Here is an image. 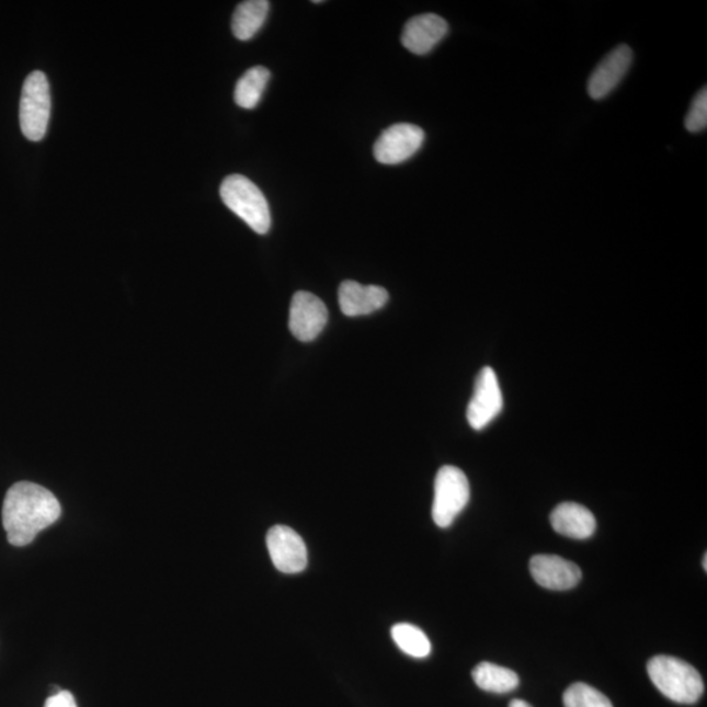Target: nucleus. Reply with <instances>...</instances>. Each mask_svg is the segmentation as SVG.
<instances>
[{
	"instance_id": "10",
	"label": "nucleus",
	"mask_w": 707,
	"mask_h": 707,
	"mask_svg": "<svg viewBox=\"0 0 707 707\" xmlns=\"http://www.w3.org/2000/svg\"><path fill=\"white\" fill-rule=\"evenodd\" d=\"M632 62V50L628 45L613 49L590 77L588 90L594 100L607 98L623 82Z\"/></svg>"
},
{
	"instance_id": "4",
	"label": "nucleus",
	"mask_w": 707,
	"mask_h": 707,
	"mask_svg": "<svg viewBox=\"0 0 707 707\" xmlns=\"http://www.w3.org/2000/svg\"><path fill=\"white\" fill-rule=\"evenodd\" d=\"M50 87L43 71H33L25 79L20 100V127L26 139L43 140L49 126Z\"/></svg>"
},
{
	"instance_id": "1",
	"label": "nucleus",
	"mask_w": 707,
	"mask_h": 707,
	"mask_svg": "<svg viewBox=\"0 0 707 707\" xmlns=\"http://www.w3.org/2000/svg\"><path fill=\"white\" fill-rule=\"evenodd\" d=\"M62 514L52 491L37 483L23 481L7 491L2 518L7 540L13 547L30 545L39 532L50 527Z\"/></svg>"
},
{
	"instance_id": "23",
	"label": "nucleus",
	"mask_w": 707,
	"mask_h": 707,
	"mask_svg": "<svg viewBox=\"0 0 707 707\" xmlns=\"http://www.w3.org/2000/svg\"><path fill=\"white\" fill-rule=\"evenodd\" d=\"M706 563H707V556L705 555L704 556V569L705 570H707V565Z\"/></svg>"
},
{
	"instance_id": "2",
	"label": "nucleus",
	"mask_w": 707,
	"mask_h": 707,
	"mask_svg": "<svg viewBox=\"0 0 707 707\" xmlns=\"http://www.w3.org/2000/svg\"><path fill=\"white\" fill-rule=\"evenodd\" d=\"M648 672L652 684L671 702L696 704L704 695L705 685L695 666L682 659L658 655L650 660Z\"/></svg>"
},
{
	"instance_id": "14",
	"label": "nucleus",
	"mask_w": 707,
	"mask_h": 707,
	"mask_svg": "<svg viewBox=\"0 0 707 707\" xmlns=\"http://www.w3.org/2000/svg\"><path fill=\"white\" fill-rule=\"evenodd\" d=\"M551 527L566 537L585 540L596 531V518L589 509L574 502L558 504L550 515Z\"/></svg>"
},
{
	"instance_id": "6",
	"label": "nucleus",
	"mask_w": 707,
	"mask_h": 707,
	"mask_svg": "<svg viewBox=\"0 0 707 707\" xmlns=\"http://www.w3.org/2000/svg\"><path fill=\"white\" fill-rule=\"evenodd\" d=\"M503 409V395L493 368L484 367L478 374L474 396L467 410L471 429L480 431L493 422Z\"/></svg>"
},
{
	"instance_id": "15",
	"label": "nucleus",
	"mask_w": 707,
	"mask_h": 707,
	"mask_svg": "<svg viewBox=\"0 0 707 707\" xmlns=\"http://www.w3.org/2000/svg\"><path fill=\"white\" fill-rule=\"evenodd\" d=\"M271 3L267 0H247L236 9L232 18V32L240 42L254 37L266 22Z\"/></svg>"
},
{
	"instance_id": "16",
	"label": "nucleus",
	"mask_w": 707,
	"mask_h": 707,
	"mask_svg": "<svg viewBox=\"0 0 707 707\" xmlns=\"http://www.w3.org/2000/svg\"><path fill=\"white\" fill-rule=\"evenodd\" d=\"M478 688L491 693H510L517 688L518 676L513 670L494 663L483 662L471 672Z\"/></svg>"
},
{
	"instance_id": "21",
	"label": "nucleus",
	"mask_w": 707,
	"mask_h": 707,
	"mask_svg": "<svg viewBox=\"0 0 707 707\" xmlns=\"http://www.w3.org/2000/svg\"><path fill=\"white\" fill-rule=\"evenodd\" d=\"M44 707H78L76 698L70 692L62 691L58 695H53L46 699Z\"/></svg>"
},
{
	"instance_id": "17",
	"label": "nucleus",
	"mask_w": 707,
	"mask_h": 707,
	"mask_svg": "<svg viewBox=\"0 0 707 707\" xmlns=\"http://www.w3.org/2000/svg\"><path fill=\"white\" fill-rule=\"evenodd\" d=\"M269 79H271V71L266 67L255 66L249 69L236 84L235 103L242 110H254L260 103Z\"/></svg>"
},
{
	"instance_id": "3",
	"label": "nucleus",
	"mask_w": 707,
	"mask_h": 707,
	"mask_svg": "<svg viewBox=\"0 0 707 707\" xmlns=\"http://www.w3.org/2000/svg\"><path fill=\"white\" fill-rule=\"evenodd\" d=\"M220 197L254 232L265 235L271 230V208L265 195L251 180L241 174H231L221 183Z\"/></svg>"
},
{
	"instance_id": "11",
	"label": "nucleus",
	"mask_w": 707,
	"mask_h": 707,
	"mask_svg": "<svg viewBox=\"0 0 707 707\" xmlns=\"http://www.w3.org/2000/svg\"><path fill=\"white\" fill-rule=\"evenodd\" d=\"M529 570L535 581L544 589L566 591L581 582L582 571L574 562L560 556L537 555L532 557Z\"/></svg>"
},
{
	"instance_id": "12",
	"label": "nucleus",
	"mask_w": 707,
	"mask_h": 707,
	"mask_svg": "<svg viewBox=\"0 0 707 707\" xmlns=\"http://www.w3.org/2000/svg\"><path fill=\"white\" fill-rule=\"evenodd\" d=\"M446 20L435 13H423L409 20L403 28L401 43L417 56H424L447 36Z\"/></svg>"
},
{
	"instance_id": "20",
	"label": "nucleus",
	"mask_w": 707,
	"mask_h": 707,
	"mask_svg": "<svg viewBox=\"0 0 707 707\" xmlns=\"http://www.w3.org/2000/svg\"><path fill=\"white\" fill-rule=\"evenodd\" d=\"M686 129L691 133H699L707 126V91L706 87L697 93L691 105L688 116L685 118Z\"/></svg>"
},
{
	"instance_id": "19",
	"label": "nucleus",
	"mask_w": 707,
	"mask_h": 707,
	"mask_svg": "<svg viewBox=\"0 0 707 707\" xmlns=\"http://www.w3.org/2000/svg\"><path fill=\"white\" fill-rule=\"evenodd\" d=\"M565 707H613L609 698L584 683L572 684L563 695Z\"/></svg>"
},
{
	"instance_id": "8",
	"label": "nucleus",
	"mask_w": 707,
	"mask_h": 707,
	"mask_svg": "<svg viewBox=\"0 0 707 707\" xmlns=\"http://www.w3.org/2000/svg\"><path fill=\"white\" fill-rule=\"evenodd\" d=\"M328 322V308L318 296L299 292L289 306L288 327L296 340L311 342L320 335Z\"/></svg>"
},
{
	"instance_id": "9",
	"label": "nucleus",
	"mask_w": 707,
	"mask_h": 707,
	"mask_svg": "<svg viewBox=\"0 0 707 707\" xmlns=\"http://www.w3.org/2000/svg\"><path fill=\"white\" fill-rule=\"evenodd\" d=\"M266 545L275 568L281 572L298 574L307 568L306 544L293 528L275 525L267 532Z\"/></svg>"
},
{
	"instance_id": "5",
	"label": "nucleus",
	"mask_w": 707,
	"mask_h": 707,
	"mask_svg": "<svg viewBox=\"0 0 707 707\" xmlns=\"http://www.w3.org/2000/svg\"><path fill=\"white\" fill-rule=\"evenodd\" d=\"M434 491V522L437 527L448 528L469 502L468 478L459 468L443 467L437 471Z\"/></svg>"
},
{
	"instance_id": "7",
	"label": "nucleus",
	"mask_w": 707,
	"mask_h": 707,
	"mask_svg": "<svg viewBox=\"0 0 707 707\" xmlns=\"http://www.w3.org/2000/svg\"><path fill=\"white\" fill-rule=\"evenodd\" d=\"M424 141V132L412 124H397L388 127L377 138L374 157L379 163L395 166L403 163L420 151Z\"/></svg>"
},
{
	"instance_id": "22",
	"label": "nucleus",
	"mask_w": 707,
	"mask_h": 707,
	"mask_svg": "<svg viewBox=\"0 0 707 707\" xmlns=\"http://www.w3.org/2000/svg\"><path fill=\"white\" fill-rule=\"evenodd\" d=\"M510 707H532L528 703L523 702V699H514L511 702Z\"/></svg>"
},
{
	"instance_id": "18",
	"label": "nucleus",
	"mask_w": 707,
	"mask_h": 707,
	"mask_svg": "<svg viewBox=\"0 0 707 707\" xmlns=\"http://www.w3.org/2000/svg\"><path fill=\"white\" fill-rule=\"evenodd\" d=\"M390 635L400 650L410 657L422 659L431 654L430 639L412 624H397Z\"/></svg>"
},
{
	"instance_id": "13",
	"label": "nucleus",
	"mask_w": 707,
	"mask_h": 707,
	"mask_svg": "<svg viewBox=\"0 0 707 707\" xmlns=\"http://www.w3.org/2000/svg\"><path fill=\"white\" fill-rule=\"evenodd\" d=\"M389 295L380 286L361 285L358 282L345 281L339 289V303L343 315L349 318L372 315L387 305Z\"/></svg>"
}]
</instances>
